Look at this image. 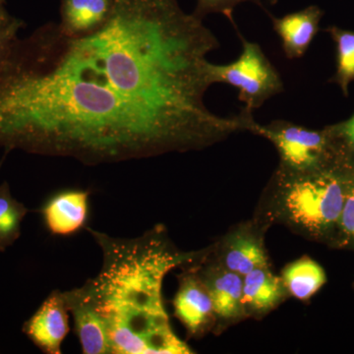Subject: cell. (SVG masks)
<instances>
[{"label": "cell", "mask_w": 354, "mask_h": 354, "mask_svg": "<svg viewBox=\"0 0 354 354\" xmlns=\"http://www.w3.org/2000/svg\"><path fill=\"white\" fill-rule=\"evenodd\" d=\"M281 279L286 290L293 297L306 300L322 288L326 283V274L315 261L304 258L288 265Z\"/></svg>", "instance_id": "cell-14"}, {"label": "cell", "mask_w": 354, "mask_h": 354, "mask_svg": "<svg viewBox=\"0 0 354 354\" xmlns=\"http://www.w3.org/2000/svg\"><path fill=\"white\" fill-rule=\"evenodd\" d=\"M335 131L337 136L342 137L346 143L354 150V114L346 122L335 128Z\"/></svg>", "instance_id": "cell-21"}, {"label": "cell", "mask_w": 354, "mask_h": 354, "mask_svg": "<svg viewBox=\"0 0 354 354\" xmlns=\"http://www.w3.org/2000/svg\"><path fill=\"white\" fill-rule=\"evenodd\" d=\"M174 308V315L193 335L200 334L215 314L204 281L193 274H188L180 281Z\"/></svg>", "instance_id": "cell-10"}, {"label": "cell", "mask_w": 354, "mask_h": 354, "mask_svg": "<svg viewBox=\"0 0 354 354\" xmlns=\"http://www.w3.org/2000/svg\"><path fill=\"white\" fill-rule=\"evenodd\" d=\"M69 309L64 292L53 290L24 323L22 332L46 354H62L70 330Z\"/></svg>", "instance_id": "cell-6"}, {"label": "cell", "mask_w": 354, "mask_h": 354, "mask_svg": "<svg viewBox=\"0 0 354 354\" xmlns=\"http://www.w3.org/2000/svg\"><path fill=\"white\" fill-rule=\"evenodd\" d=\"M225 268L244 277L257 268L267 267L262 246L249 236H239L230 242L225 255Z\"/></svg>", "instance_id": "cell-16"}, {"label": "cell", "mask_w": 354, "mask_h": 354, "mask_svg": "<svg viewBox=\"0 0 354 354\" xmlns=\"http://www.w3.org/2000/svg\"><path fill=\"white\" fill-rule=\"evenodd\" d=\"M23 27H24L23 21L16 18L12 24L0 32V64L3 62L14 41L19 38V31Z\"/></svg>", "instance_id": "cell-20"}, {"label": "cell", "mask_w": 354, "mask_h": 354, "mask_svg": "<svg viewBox=\"0 0 354 354\" xmlns=\"http://www.w3.org/2000/svg\"><path fill=\"white\" fill-rule=\"evenodd\" d=\"M322 12L316 6L286 14L281 17L272 16V27L281 39L283 53L288 59L301 58L319 30Z\"/></svg>", "instance_id": "cell-9"}, {"label": "cell", "mask_w": 354, "mask_h": 354, "mask_svg": "<svg viewBox=\"0 0 354 354\" xmlns=\"http://www.w3.org/2000/svg\"><path fill=\"white\" fill-rule=\"evenodd\" d=\"M86 230L101 248L102 267L79 288L104 321L111 353H192L171 329L162 283L195 254L177 251L158 228L135 239Z\"/></svg>", "instance_id": "cell-2"}, {"label": "cell", "mask_w": 354, "mask_h": 354, "mask_svg": "<svg viewBox=\"0 0 354 354\" xmlns=\"http://www.w3.org/2000/svg\"><path fill=\"white\" fill-rule=\"evenodd\" d=\"M1 164H2V162H0V167H1Z\"/></svg>", "instance_id": "cell-23"}, {"label": "cell", "mask_w": 354, "mask_h": 354, "mask_svg": "<svg viewBox=\"0 0 354 354\" xmlns=\"http://www.w3.org/2000/svg\"><path fill=\"white\" fill-rule=\"evenodd\" d=\"M113 6V0H64L58 25L71 35L91 31L106 20Z\"/></svg>", "instance_id": "cell-12"}, {"label": "cell", "mask_w": 354, "mask_h": 354, "mask_svg": "<svg viewBox=\"0 0 354 354\" xmlns=\"http://www.w3.org/2000/svg\"><path fill=\"white\" fill-rule=\"evenodd\" d=\"M339 223L342 230L354 239V174L348 177L346 198Z\"/></svg>", "instance_id": "cell-19"}, {"label": "cell", "mask_w": 354, "mask_h": 354, "mask_svg": "<svg viewBox=\"0 0 354 354\" xmlns=\"http://www.w3.org/2000/svg\"><path fill=\"white\" fill-rule=\"evenodd\" d=\"M332 34L337 44V81L346 90L354 80V32L335 30Z\"/></svg>", "instance_id": "cell-17"}, {"label": "cell", "mask_w": 354, "mask_h": 354, "mask_svg": "<svg viewBox=\"0 0 354 354\" xmlns=\"http://www.w3.org/2000/svg\"><path fill=\"white\" fill-rule=\"evenodd\" d=\"M349 176H344L329 167L306 174L279 171L286 216L309 232L329 230L339 223Z\"/></svg>", "instance_id": "cell-3"}, {"label": "cell", "mask_w": 354, "mask_h": 354, "mask_svg": "<svg viewBox=\"0 0 354 354\" xmlns=\"http://www.w3.org/2000/svg\"><path fill=\"white\" fill-rule=\"evenodd\" d=\"M90 191L64 189L50 195L39 209L44 225L55 236H71L87 228Z\"/></svg>", "instance_id": "cell-7"}, {"label": "cell", "mask_w": 354, "mask_h": 354, "mask_svg": "<svg viewBox=\"0 0 354 354\" xmlns=\"http://www.w3.org/2000/svg\"><path fill=\"white\" fill-rule=\"evenodd\" d=\"M241 39L242 50L239 58L227 64L209 62L208 74L212 84H227L237 88L243 109L253 113L268 100L283 93L285 85L259 44L242 36Z\"/></svg>", "instance_id": "cell-4"}, {"label": "cell", "mask_w": 354, "mask_h": 354, "mask_svg": "<svg viewBox=\"0 0 354 354\" xmlns=\"http://www.w3.org/2000/svg\"><path fill=\"white\" fill-rule=\"evenodd\" d=\"M214 32L176 0H113L106 20L71 35L46 24L0 64V148L113 164L198 150L247 130L252 113L220 116Z\"/></svg>", "instance_id": "cell-1"}, {"label": "cell", "mask_w": 354, "mask_h": 354, "mask_svg": "<svg viewBox=\"0 0 354 354\" xmlns=\"http://www.w3.org/2000/svg\"><path fill=\"white\" fill-rule=\"evenodd\" d=\"M64 295L70 314L73 317L74 332L80 342L82 353H111V344L104 321L84 297L80 288L64 291Z\"/></svg>", "instance_id": "cell-8"}, {"label": "cell", "mask_w": 354, "mask_h": 354, "mask_svg": "<svg viewBox=\"0 0 354 354\" xmlns=\"http://www.w3.org/2000/svg\"><path fill=\"white\" fill-rule=\"evenodd\" d=\"M3 1H4V0H3Z\"/></svg>", "instance_id": "cell-24"}, {"label": "cell", "mask_w": 354, "mask_h": 354, "mask_svg": "<svg viewBox=\"0 0 354 354\" xmlns=\"http://www.w3.org/2000/svg\"><path fill=\"white\" fill-rule=\"evenodd\" d=\"M214 312L223 319L239 317L243 311V279L241 274L223 270L209 274L204 281Z\"/></svg>", "instance_id": "cell-11"}, {"label": "cell", "mask_w": 354, "mask_h": 354, "mask_svg": "<svg viewBox=\"0 0 354 354\" xmlns=\"http://www.w3.org/2000/svg\"><path fill=\"white\" fill-rule=\"evenodd\" d=\"M3 3V0H0V32L6 30V28L12 24L13 21L16 19V18L9 15L6 9L4 8Z\"/></svg>", "instance_id": "cell-22"}, {"label": "cell", "mask_w": 354, "mask_h": 354, "mask_svg": "<svg viewBox=\"0 0 354 354\" xmlns=\"http://www.w3.org/2000/svg\"><path fill=\"white\" fill-rule=\"evenodd\" d=\"M244 2H253L259 6H263L264 3L274 6L278 3V0H197V7L194 14L201 19L209 14H221V15L225 16L232 23V25H235L234 9Z\"/></svg>", "instance_id": "cell-18"}, {"label": "cell", "mask_w": 354, "mask_h": 354, "mask_svg": "<svg viewBox=\"0 0 354 354\" xmlns=\"http://www.w3.org/2000/svg\"><path fill=\"white\" fill-rule=\"evenodd\" d=\"M29 209L11 194L10 186L0 185V253L12 246L21 236V227Z\"/></svg>", "instance_id": "cell-15"}, {"label": "cell", "mask_w": 354, "mask_h": 354, "mask_svg": "<svg viewBox=\"0 0 354 354\" xmlns=\"http://www.w3.org/2000/svg\"><path fill=\"white\" fill-rule=\"evenodd\" d=\"M247 130L274 144L281 157V171L306 174L327 169L330 136L327 131L309 130L285 120L262 125L254 118Z\"/></svg>", "instance_id": "cell-5"}, {"label": "cell", "mask_w": 354, "mask_h": 354, "mask_svg": "<svg viewBox=\"0 0 354 354\" xmlns=\"http://www.w3.org/2000/svg\"><path fill=\"white\" fill-rule=\"evenodd\" d=\"M283 279L272 274L267 267L257 268L243 277L244 306L257 311L274 308L285 295Z\"/></svg>", "instance_id": "cell-13"}]
</instances>
